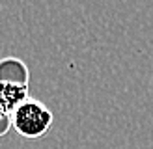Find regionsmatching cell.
Here are the masks:
<instances>
[{"label": "cell", "instance_id": "obj_1", "mask_svg": "<svg viewBox=\"0 0 153 149\" xmlns=\"http://www.w3.org/2000/svg\"><path fill=\"white\" fill-rule=\"evenodd\" d=\"M52 121H54V116L49 110V106L32 97L11 114L13 129L17 131L19 136L28 140L45 136L52 127Z\"/></svg>", "mask_w": 153, "mask_h": 149}, {"label": "cell", "instance_id": "obj_5", "mask_svg": "<svg viewBox=\"0 0 153 149\" xmlns=\"http://www.w3.org/2000/svg\"><path fill=\"white\" fill-rule=\"evenodd\" d=\"M7 114H10V112H7V108L4 106V103L0 101V117H2V116H7Z\"/></svg>", "mask_w": 153, "mask_h": 149}, {"label": "cell", "instance_id": "obj_2", "mask_svg": "<svg viewBox=\"0 0 153 149\" xmlns=\"http://www.w3.org/2000/svg\"><path fill=\"white\" fill-rule=\"evenodd\" d=\"M11 82V84H28L30 69L21 58L7 56L0 60V84Z\"/></svg>", "mask_w": 153, "mask_h": 149}, {"label": "cell", "instance_id": "obj_4", "mask_svg": "<svg viewBox=\"0 0 153 149\" xmlns=\"http://www.w3.org/2000/svg\"><path fill=\"white\" fill-rule=\"evenodd\" d=\"M11 127H13V123H11V114L2 116V117H0V136H4V134L11 129Z\"/></svg>", "mask_w": 153, "mask_h": 149}, {"label": "cell", "instance_id": "obj_3", "mask_svg": "<svg viewBox=\"0 0 153 149\" xmlns=\"http://www.w3.org/2000/svg\"><path fill=\"white\" fill-rule=\"evenodd\" d=\"M28 84H11V82H2L0 84V101L4 103L10 114H13L22 103L30 99Z\"/></svg>", "mask_w": 153, "mask_h": 149}]
</instances>
